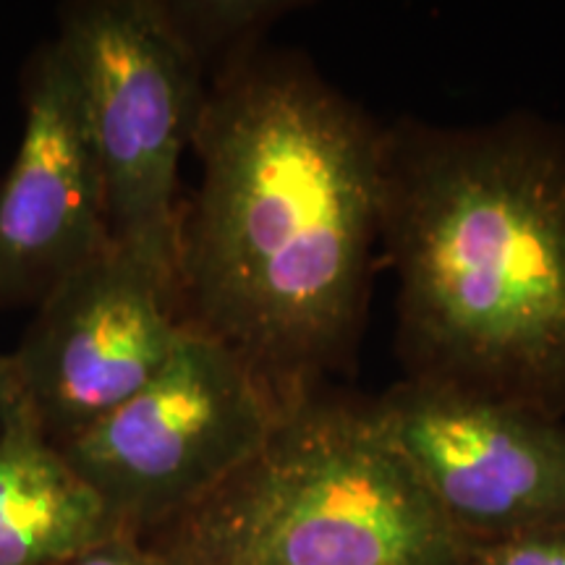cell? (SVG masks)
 Masks as SVG:
<instances>
[{"label":"cell","instance_id":"6da1fadb","mask_svg":"<svg viewBox=\"0 0 565 565\" xmlns=\"http://www.w3.org/2000/svg\"><path fill=\"white\" fill-rule=\"evenodd\" d=\"M194 150L181 320L238 353L288 406L356 338L387 137L312 68L257 58L207 89Z\"/></svg>","mask_w":565,"mask_h":565},{"label":"cell","instance_id":"7a4b0ae2","mask_svg":"<svg viewBox=\"0 0 565 565\" xmlns=\"http://www.w3.org/2000/svg\"><path fill=\"white\" fill-rule=\"evenodd\" d=\"M383 231L414 380L565 414V141L387 137Z\"/></svg>","mask_w":565,"mask_h":565},{"label":"cell","instance_id":"3957f363","mask_svg":"<svg viewBox=\"0 0 565 565\" xmlns=\"http://www.w3.org/2000/svg\"><path fill=\"white\" fill-rule=\"evenodd\" d=\"M166 532L189 565H461L471 547L370 408L315 395Z\"/></svg>","mask_w":565,"mask_h":565},{"label":"cell","instance_id":"277c9868","mask_svg":"<svg viewBox=\"0 0 565 565\" xmlns=\"http://www.w3.org/2000/svg\"><path fill=\"white\" fill-rule=\"evenodd\" d=\"M79 79L100 158L113 244L179 286V162L194 145L204 68L160 0H84L55 34Z\"/></svg>","mask_w":565,"mask_h":565},{"label":"cell","instance_id":"5b68a950","mask_svg":"<svg viewBox=\"0 0 565 565\" xmlns=\"http://www.w3.org/2000/svg\"><path fill=\"white\" fill-rule=\"evenodd\" d=\"M282 408L238 353L186 324L150 383L58 450L118 526L147 540L244 469Z\"/></svg>","mask_w":565,"mask_h":565},{"label":"cell","instance_id":"8992f818","mask_svg":"<svg viewBox=\"0 0 565 565\" xmlns=\"http://www.w3.org/2000/svg\"><path fill=\"white\" fill-rule=\"evenodd\" d=\"M183 330L179 286L113 244L38 303L9 353L21 406L61 448L150 383Z\"/></svg>","mask_w":565,"mask_h":565},{"label":"cell","instance_id":"52a82bcc","mask_svg":"<svg viewBox=\"0 0 565 565\" xmlns=\"http://www.w3.org/2000/svg\"><path fill=\"white\" fill-rule=\"evenodd\" d=\"M370 412L469 545L565 526L555 416L414 377Z\"/></svg>","mask_w":565,"mask_h":565},{"label":"cell","instance_id":"ba28073f","mask_svg":"<svg viewBox=\"0 0 565 565\" xmlns=\"http://www.w3.org/2000/svg\"><path fill=\"white\" fill-rule=\"evenodd\" d=\"M110 246L108 194L79 79L51 40L24 71V131L0 183V307H38Z\"/></svg>","mask_w":565,"mask_h":565},{"label":"cell","instance_id":"9c48e42d","mask_svg":"<svg viewBox=\"0 0 565 565\" xmlns=\"http://www.w3.org/2000/svg\"><path fill=\"white\" fill-rule=\"evenodd\" d=\"M121 532L19 406L0 443V565H63Z\"/></svg>","mask_w":565,"mask_h":565},{"label":"cell","instance_id":"30bf717a","mask_svg":"<svg viewBox=\"0 0 565 565\" xmlns=\"http://www.w3.org/2000/svg\"><path fill=\"white\" fill-rule=\"evenodd\" d=\"M162 11L181 40L192 47L196 61L204 68V55L221 51L233 42L249 40V34L270 21L278 13V3L267 0H181L166 3L160 0Z\"/></svg>","mask_w":565,"mask_h":565},{"label":"cell","instance_id":"8fae6325","mask_svg":"<svg viewBox=\"0 0 565 565\" xmlns=\"http://www.w3.org/2000/svg\"><path fill=\"white\" fill-rule=\"evenodd\" d=\"M461 565H565V526L477 542Z\"/></svg>","mask_w":565,"mask_h":565},{"label":"cell","instance_id":"7c38bea8","mask_svg":"<svg viewBox=\"0 0 565 565\" xmlns=\"http://www.w3.org/2000/svg\"><path fill=\"white\" fill-rule=\"evenodd\" d=\"M63 565H189L158 545H147V540L134 534H116L100 545L84 550Z\"/></svg>","mask_w":565,"mask_h":565},{"label":"cell","instance_id":"4fadbf2b","mask_svg":"<svg viewBox=\"0 0 565 565\" xmlns=\"http://www.w3.org/2000/svg\"><path fill=\"white\" fill-rule=\"evenodd\" d=\"M19 387H17V377H13L11 370V359L9 353H0V443H3L6 433L11 429L13 419L19 414Z\"/></svg>","mask_w":565,"mask_h":565}]
</instances>
